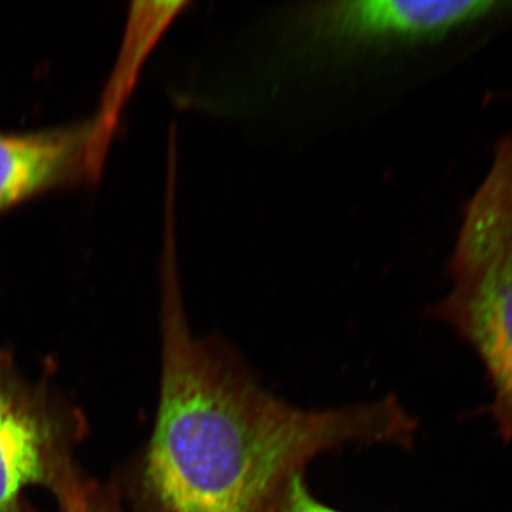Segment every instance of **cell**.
<instances>
[{"mask_svg": "<svg viewBox=\"0 0 512 512\" xmlns=\"http://www.w3.org/2000/svg\"><path fill=\"white\" fill-rule=\"evenodd\" d=\"M161 255V380L156 424L131 468L138 512H272L312 458L348 444L410 446L396 399L305 410L266 392L217 342L192 335L178 275L174 211Z\"/></svg>", "mask_w": 512, "mask_h": 512, "instance_id": "1", "label": "cell"}, {"mask_svg": "<svg viewBox=\"0 0 512 512\" xmlns=\"http://www.w3.org/2000/svg\"><path fill=\"white\" fill-rule=\"evenodd\" d=\"M447 272L453 284L433 315L476 350L493 387L490 416L512 441V133L464 210Z\"/></svg>", "mask_w": 512, "mask_h": 512, "instance_id": "2", "label": "cell"}, {"mask_svg": "<svg viewBox=\"0 0 512 512\" xmlns=\"http://www.w3.org/2000/svg\"><path fill=\"white\" fill-rule=\"evenodd\" d=\"M86 434L77 407L46 380L23 375L15 356L0 350V512H35L32 490L47 491L56 507L87 500L99 481L76 460Z\"/></svg>", "mask_w": 512, "mask_h": 512, "instance_id": "3", "label": "cell"}, {"mask_svg": "<svg viewBox=\"0 0 512 512\" xmlns=\"http://www.w3.org/2000/svg\"><path fill=\"white\" fill-rule=\"evenodd\" d=\"M503 6L491 0L303 3L288 15L286 56L303 67L352 63L437 42Z\"/></svg>", "mask_w": 512, "mask_h": 512, "instance_id": "4", "label": "cell"}, {"mask_svg": "<svg viewBox=\"0 0 512 512\" xmlns=\"http://www.w3.org/2000/svg\"><path fill=\"white\" fill-rule=\"evenodd\" d=\"M92 119L32 133H0V211L52 188L90 180Z\"/></svg>", "mask_w": 512, "mask_h": 512, "instance_id": "5", "label": "cell"}, {"mask_svg": "<svg viewBox=\"0 0 512 512\" xmlns=\"http://www.w3.org/2000/svg\"><path fill=\"white\" fill-rule=\"evenodd\" d=\"M188 2H138L133 3L127 20L124 42L119 59L104 89L100 110L92 119L93 131L89 146L90 180L99 177L104 158L116 131L117 121L123 110L144 60L157 45L168 26L177 19Z\"/></svg>", "mask_w": 512, "mask_h": 512, "instance_id": "6", "label": "cell"}, {"mask_svg": "<svg viewBox=\"0 0 512 512\" xmlns=\"http://www.w3.org/2000/svg\"><path fill=\"white\" fill-rule=\"evenodd\" d=\"M272 512H342L319 503L303 481L302 474L292 478Z\"/></svg>", "mask_w": 512, "mask_h": 512, "instance_id": "7", "label": "cell"}, {"mask_svg": "<svg viewBox=\"0 0 512 512\" xmlns=\"http://www.w3.org/2000/svg\"><path fill=\"white\" fill-rule=\"evenodd\" d=\"M55 512H126V503L117 485L99 484L83 503L56 507Z\"/></svg>", "mask_w": 512, "mask_h": 512, "instance_id": "8", "label": "cell"}]
</instances>
